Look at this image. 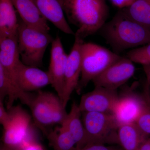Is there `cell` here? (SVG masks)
Masks as SVG:
<instances>
[{
    "label": "cell",
    "instance_id": "obj_1",
    "mask_svg": "<svg viewBox=\"0 0 150 150\" xmlns=\"http://www.w3.org/2000/svg\"><path fill=\"white\" fill-rule=\"evenodd\" d=\"M98 32L118 55L127 49L150 43V30L129 18L122 9Z\"/></svg>",
    "mask_w": 150,
    "mask_h": 150
},
{
    "label": "cell",
    "instance_id": "obj_2",
    "mask_svg": "<svg viewBox=\"0 0 150 150\" xmlns=\"http://www.w3.org/2000/svg\"><path fill=\"white\" fill-rule=\"evenodd\" d=\"M68 21L78 28L75 38L83 40L106 23L109 8L106 0H59Z\"/></svg>",
    "mask_w": 150,
    "mask_h": 150
},
{
    "label": "cell",
    "instance_id": "obj_3",
    "mask_svg": "<svg viewBox=\"0 0 150 150\" xmlns=\"http://www.w3.org/2000/svg\"><path fill=\"white\" fill-rule=\"evenodd\" d=\"M18 42L21 60L27 66L41 67L46 48L53 42L49 32L28 26L18 21Z\"/></svg>",
    "mask_w": 150,
    "mask_h": 150
},
{
    "label": "cell",
    "instance_id": "obj_4",
    "mask_svg": "<svg viewBox=\"0 0 150 150\" xmlns=\"http://www.w3.org/2000/svg\"><path fill=\"white\" fill-rule=\"evenodd\" d=\"M81 73L76 91L81 93L89 83L104 72L122 56L100 45L92 43L82 44Z\"/></svg>",
    "mask_w": 150,
    "mask_h": 150
},
{
    "label": "cell",
    "instance_id": "obj_5",
    "mask_svg": "<svg viewBox=\"0 0 150 150\" xmlns=\"http://www.w3.org/2000/svg\"><path fill=\"white\" fill-rule=\"evenodd\" d=\"M82 113L86 134L83 146L93 144H119L117 134L119 126L112 114L97 112Z\"/></svg>",
    "mask_w": 150,
    "mask_h": 150
},
{
    "label": "cell",
    "instance_id": "obj_6",
    "mask_svg": "<svg viewBox=\"0 0 150 150\" xmlns=\"http://www.w3.org/2000/svg\"><path fill=\"white\" fill-rule=\"evenodd\" d=\"M10 121L4 129V145L15 150L27 143L35 141V134L30 125L31 117L20 106H12L8 110Z\"/></svg>",
    "mask_w": 150,
    "mask_h": 150
},
{
    "label": "cell",
    "instance_id": "obj_7",
    "mask_svg": "<svg viewBox=\"0 0 150 150\" xmlns=\"http://www.w3.org/2000/svg\"><path fill=\"white\" fill-rule=\"evenodd\" d=\"M135 71L134 62L122 56L92 81L95 87L117 91L134 76Z\"/></svg>",
    "mask_w": 150,
    "mask_h": 150
},
{
    "label": "cell",
    "instance_id": "obj_8",
    "mask_svg": "<svg viewBox=\"0 0 150 150\" xmlns=\"http://www.w3.org/2000/svg\"><path fill=\"white\" fill-rule=\"evenodd\" d=\"M127 93L119 96L111 112L119 126L136 123L148 103L137 93L129 91Z\"/></svg>",
    "mask_w": 150,
    "mask_h": 150
},
{
    "label": "cell",
    "instance_id": "obj_9",
    "mask_svg": "<svg viewBox=\"0 0 150 150\" xmlns=\"http://www.w3.org/2000/svg\"><path fill=\"white\" fill-rule=\"evenodd\" d=\"M117 91L95 87L92 91L81 96L79 105L81 112L110 113L119 99Z\"/></svg>",
    "mask_w": 150,
    "mask_h": 150
},
{
    "label": "cell",
    "instance_id": "obj_10",
    "mask_svg": "<svg viewBox=\"0 0 150 150\" xmlns=\"http://www.w3.org/2000/svg\"><path fill=\"white\" fill-rule=\"evenodd\" d=\"M84 40L75 38V42L68 55L64 76V86L62 96L63 106L66 108L73 92L76 90L81 73V46Z\"/></svg>",
    "mask_w": 150,
    "mask_h": 150
},
{
    "label": "cell",
    "instance_id": "obj_11",
    "mask_svg": "<svg viewBox=\"0 0 150 150\" xmlns=\"http://www.w3.org/2000/svg\"><path fill=\"white\" fill-rule=\"evenodd\" d=\"M14 79L19 86L26 92L39 90L51 83L48 71L27 66L21 60L15 68Z\"/></svg>",
    "mask_w": 150,
    "mask_h": 150
},
{
    "label": "cell",
    "instance_id": "obj_12",
    "mask_svg": "<svg viewBox=\"0 0 150 150\" xmlns=\"http://www.w3.org/2000/svg\"><path fill=\"white\" fill-rule=\"evenodd\" d=\"M51 43V61L48 72L51 77V85L62 100L68 55L64 50L59 36H56Z\"/></svg>",
    "mask_w": 150,
    "mask_h": 150
},
{
    "label": "cell",
    "instance_id": "obj_13",
    "mask_svg": "<svg viewBox=\"0 0 150 150\" xmlns=\"http://www.w3.org/2000/svg\"><path fill=\"white\" fill-rule=\"evenodd\" d=\"M8 96V110L13 106L14 102L19 100L22 103L30 107L33 96L22 89L4 67L0 65V101Z\"/></svg>",
    "mask_w": 150,
    "mask_h": 150
},
{
    "label": "cell",
    "instance_id": "obj_14",
    "mask_svg": "<svg viewBox=\"0 0 150 150\" xmlns=\"http://www.w3.org/2000/svg\"><path fill=\"white\" fill-rule=\"evenodd\" d=\"M50 94L49 92L38 91L37 94L33 97L29 107L35 126L46 137L48 133L47 127L53 124L51 119Z\"/></svg>",
    "mask_w": 150,
    "mask_h": 150
},
{
    "label": "cell",
    "instance_id": "obj_15",
    "mask_svg": "<svg viewBox=\"0 0 150 150\" xmlns=\"http://www.w3.org/2000/svg\"><path fill=\"white\" fill-rule=\"evenodd\" d=\"M21 20L30 27L49 32L47 19L32 0H12Z\"/></svg>",
    "mask_w": 150,
    "mask_h": 150
},
{
    "label": "cell",
    "instance_id": "obj_16",
    "mask_svg": "<svg viewBox=\"0 0 150 150\" xmlns=\"http://www.w3.org/2000/svg\"><path fill=\"white\" fill-rule=\"evenodd\" d=\"M47 20L65 33L75 35L65 18L59 0H32Z\"/></svg>",
    "mask_w": 150,
    "mask_h": 150
},
{
    "label": "cell",
    "instance_id": "obj_17",
    "mask_svg": "<svg viewBox=\"0 0 150 150\" xmlns=\"http://www.w3.org/2000/svg\"><path fill=\"white\" fill-rule=\"evenodd\" d=\"M20 57L18 33L0 40V65L13 79L14 71Z\"/></svg>",
    "mask_w": 150,
    "mask_h": 150
},
{
    "label": "cell",
    "instance_id": "obj_18",
    "mask_svg": "<svg viewBox=\"0 0 150 150\" xmlns=\"http://www.w3.org/2000/svg\"><path fill=\"white\" fill-rule=\"evenodd\" d=\"M117 134L119 145L124 150H138L140 145L148 139V137L136 123L119 126Z\"/></svg>",
    "mask_w": 150,
    "mask_h": 150
},
{
    "label": "cell",
    "instance_id": "obj_19",
    "mask_svg": "<svg viewBox=\"0 0 150 150\" xmlns=\"http://www.w3.org/2000/svg\"><path fill=\"white\" fill-rule=\"evenodd\" d=\"M12 0H0V40L17 35L18 21Z\"/></svg>",
    "mask_w": 150,
    "mask_h": 150
},
{
    "label": "cell",
    "instance_id": "obj_20",
    "mask_svg": "<svg viewBox=\"0 0 150 150\" xmlns=\"http://www.w3.org/2000/svg\"><path fill=\"white\" fill-rule=\"evenodd\" d=\"M81 113L79 105L73 102L71 110L62 125L72 135L76 142V147L77 148L83 147L85 142V131L81 118Z\"/></svg>",
    "mask_w": 150,
    "mask_h": 150
},
{
    "label": "cell",
    "instance_id": "obj_21",
    "mask_svg": "<svg viewBox=\"0 0 150 150\" xmlns=\"http://www.w3.org/2000/svg\"><path fill=\"white\" fill-rule=\"evenodd\" d=\"M122 9L129 18L150 31V0H134Z\"/></svg>",
    "mask_w": 150,
    "mask_h": 150
},
{
    "label": "cell",
    "instance_id": "obj_22",
    "mask_svg": "<svg viewBox=\"0 0 150 150\" xmlns=\"http://www.w3.org/2000/svg\"><path fill=\"white\" fill-rule=\"evenodd\" d=\"M47 137L54 150H74L76 146L72 136L63 125L49 131Z\"/></svg>",
    "mask_w": 150,
    "mask_h": 150
},
{
    "label": "cell",
    "instance_id": "obj_23",
    "mask_svg": "<svg viewBox=\"0 0 150 150\" xmlns=\"http://www.w3.org/2000/svg\"><path fill=\"white\" fill-rule=\"evenodd\" d=\"M50 103L51 119L53 124L57 123L62 125L66 120L68 113L63 106L62 100L58 96L51 93Z\"/></svg>",
    "mask_w": 150,
    "mask_h": 150
},
{
    "label": "cell",
    "instance_id": "obj_24",
    "mask_svg": "<svg viewBox=\"0 0 150 150\" xmlns=\"http://www.w3.org/2000/svg\"><path fill=\"white\" fill-rule=\"evenodd\" d=\"M126 57L134 63L143 66L150 65V43L130 50Z\"/></svg>",
    "mask_w": 150,
    "mask_h": 150
},
{
    "label": "cell",
    "instance_id": "obj_25",
    "mask_svg": "<svg viewBox=\"0 0 150 150\" xmlns=\"http://www.w3.org/2000/svg\"><path fill=\"white\" fill-rule=\"evenodd\" d=\"M138 127L144 133L150 135V104L148 102L144 110L136 122Z\"/></svg>",
    "mask_w": 150,
    "mask_h": 150
},
{
    "label": "cell",
    "instance_id": "obj_26",
    "mask_svg": "<svg viewBox=\"0 0 150 150\" xmlns=\"http://www.w3.org/2000/svg\"><path fill=\"white\" fill-rule=\"evenodd\" d=\"M74 150H124L123 148L118 146H106L101 144H88L82 148L75 147Z\"/></svg>",
    "mask_w": 150,
    "mask_h": 150
},
{
    "label": "cell",
    "instance_id": "obj_27",
    "mask_svg": "<svg viewBox=\"0 0 150 150\" xmlns=\"http://www.w3.org/2000/svg\"><path fill=\"white\" fill-rule=\"evenodd\" d=\"M10 121V117L8 111L6 110L3 101H0V123L4 129L6 128Z\"/></svg>",
    "mask_w": 150,
    "mask_h": 150
},
{
    "label": "cell",
    "instance_id": "obj_28",
    "mask_svg": "<svg viewBox=\"0 0 150 150\" xmlns=\"http://www.w3.org/2000/svg\"><path fill=\"white\" fill-rule=\"evenodd\" d=\"M18 150H44L42 146L36 141L29 142L23 146Z\"/></svg>",
    "mask_w": 150,
    "mask_h": 150
},
{
    "label": "cell",
    "instance_id": "obj_29",
    "mask_svg": "<svg viewBox=\"0 0 150 150\" xmlns=\"http://www.w3.org/2000/svg\"><path fill=\"white\" fill-rule=\"evenodd\" d=\"M112 4L120 9L125 8L130 5L134 0H110Z\"/></svg>",
    "mask_w": 150,
    "mask_h": 150
},
{
    "label": "cell",
    "instance_id": "obj_30",
    "mask_svg": "<svg viewBox=\"0 0 150 150\" xmlns=\"http://www.w3.org/2000/svg\"><path fill=\"white\" fill-rule=\"evenodd\" d=\"M143 69L146 76L147 79V83L150 92V65L143 66Z\"/></svg>",
    "mask_w": 150,
    "mask_h": 150
},
{
    "label": "cell",
    "instance_id": "obj_31",
    "mask_svg": "<svg viewBox=\"0 0 150 150\" xmlns=\"http://www.w3.org/2000/svg\"><path fill=\"white\" fill-rule=\"evenodd\" d=\"M138 150H150V139H147L140 145Z\"/></svg>",
    "mask_w": 150,
    "mask_h": 150
},
{
    "label": "cell",
    "instance_id": "obj_32",
    "mask_svg": "<svg viewBox=\"0 0 150 150\" xmlns=\"http://www.w3.org/2000/svg\"><path fill=\"white\" fill-rule=\"evenodd\" d=\"M0 150H15L5 145H3L2 146H1V149Z\"/></svg>",
    "mask_w": 150,
    "mask_h": 150
}]
</instances>
